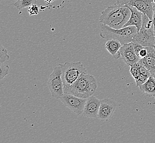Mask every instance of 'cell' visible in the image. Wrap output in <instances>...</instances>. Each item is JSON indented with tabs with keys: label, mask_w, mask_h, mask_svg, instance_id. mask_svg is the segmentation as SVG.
<instances>
[{
	"label": "cell",
	"mask_w": 155,
	"mask_h": 143,
	"mask_svg": "<svg viewBox=\"0 0 155 143\" xmlns=\"http://www.w3.org/2000/svg\"><path fill=\"white\" fill-rule=\"evenodd\" d=\"M131 15V11L128 7L115 4L108 6L102 11L100 22L102 24L114 29L124 28Z\"/></svg>",
	"instance_id": "cell-1"
},
{
	"label": "cell",
	"mask_w": 155,
	"mask_h": 143,
	"mask_svg": "<svg viewBox=\"0 0 155 143\" xmlns=\"http://www.w3.org/2000/svg\"><path fill=\"white\" fill-rule=\"evenodd\" d=\"M100 36L106 40L114 39L119 41L122 45L133 42L137 35V28L128 26L120 29H114L104 24H101Z\"/></svg>",
	"instance_id": "cell-2"
},
{
	"label": "cell",
	"mask_w": 155,
	"mask_h": 143,
	"mask_svg": "<svg viewBox=\"0 0 155 143\" xmlns=\"http://www.w3.org/2000/svg\"><path fill=\"white\" fill-rule=\"evenodd\" d=\"M62 69V78L63 82L64 94H69L72 85L81 73H87V69L81 62L59 64Z\"/></svg>",
	"instance_id": "cell-3"
},
{
	"label": "cell",
	"mask_w": 155,
	"mask_h": 143,
	"mask_svg": "<svg viewBox=\"0 0 155 143\" xmlns=\"http://www.w3.org/2000/svg\"><path fill=\"white\" fill-rule=\"evenodd\" d=\"M97 88V81L93 75L81 73L72 85L69 94L81 98H88L96 92Z\"/></svg>",
	"instance_id": "cell-4"
},
{
	"label": "cell",
	"mask_w": 155,
	"mask_h": 143,
	"mask_svg": "<svg viewBox=\"0 0 155 143\" xmlns=\"http://www.w3.org/2000/svg\"><path fill=\"white\" fill-rule=\"evenodd\" d=\"M155 38L152 20L150 19L147 16L143 14L142 27L140 31L137 33V36L133 40V42L144 46L153 47Z\"/></svg>",
	"instance_id": "cell-5"
},
{
	"label": "cell",
	"mask_w": 155,
	"mask_h": 143,
	"mask_svg": "<svg viewBox=\"0 0 155 143\" xmlns=\"http://www.w3.org/2000/svg\"><path fill=\"white\" fill-rule=\"evenodd\" d=\"M48 85L52 98L60 99L64 94L62 78V69L60 65L54 68L48 77Z\"/></svg>",
	"instance_id": "cell-6"
},
{
	"label": "cell",
	"mask_w": 155,
	"mask_h": 143,
	"mask_svg": "<svg viewBox=\"0 0 155 143\" xmlns=\"http://www.w3.org/2000/svg\"><path fill=\"white\" fill-rule=\"evenodd\" d=\"M119 5L135 7L143 15L152 20L153 15V2L155 0H116Z\"/></svg>",
	"instance_id": "cell-7"
},
{
	"label": "cell",
	"mask_w": 155,
	"mask_h": 143,
	"mask_svg": "<svg viewBox=\"0 0 155 143\" xmlns=\"http://www.w3.org/2000/svg\"><path fill=\"white\" fill-rule=\"evenodd\" d=\"M66 107L78 115L83 114L87 98H81L72 94H64L60 98Z\"/></svg>",
	"instance_id": "cell-8"
},
{
	"label": "cell",
	"mask_w": 155,
	"mask_h": 143,
	"mask_svg": "<svg viewBox=\"0 0 155 143\" xmlns=\"http://www.w3.org/2000/svg\"><path fill=\"white\" fill-rule=\"evenodd\" d=\"M120 54L125 64L130 67L135 65L141 59L135 52L133 42L123 45L120 49Z\"/></svg>",
	"instance_id": "cell-9"
},
{
	"label": "cell",
	"mask_w": 155,
	"mask_h": 143,
	"mask_svg": "<svg viewBox=\"0 0 155 143\" xmlns=\"http://www.w3.org/2000/svg\"><path fill=\"white\" fill-rule=\"evenodd\" d=\"M117 106L116 102L112 99H102L99 108L97 118L101 121H108L110 119L116 109Z\"/></svg>",
	"instance_id": "cell-10"
},
{
	"label": "cell",
	"mask_w": 155,
	"mask_h": 143,
	"mask_svg": "<svg viewBox=\"0 0 155 143\" xmlns=\"http://www.w3.org/2000/svg\"><path fill=\"white\" fill-rule=\"evenodd\" d=\"M101 102V100L96 98L95 96L93 95L90 96L87 98L83 115L89 118H97Z\"/></svg>",
	"instance_id": "cell-11"
},
{
	"label": "cell",
	"mask_w": 155,
	"mask_h": 143,
	"mask_svg": "<svg viewBox=\"0 0 155 143\" xmlns=\"http://www.w3.org/2000/svg\"><path fill=\"white\" fill-rule=\"evenodd\" d=\"M131 11V15L124 27L135 26L137 28V33L140 31L143 22V13L135 7H128Z\"/></svg>",
	"instance_id": "cell-12"
},
{
	"label": "cell",
	"mask_w": 155,
	"mask_h": 143,
	"mask_svg": "<svg viewBox=\"0 0 155 143\" xmlns=\"http://www.w3.org/2000/svg\"><path fill=\"white\" fill-rule=\"evenodd\" d=\"M148 53L145 57L141 58L139 63L147 69L152 74L155 73V50L152 46H146Z\"/></svg>",
	"instance_id": "cell-13"
},
{
	"label": "cell",
	"mask_w": 155,
	"mask_h": 143,
	"mask_svg": "<svg viewBox=\"0 0 155 143\" xmlns=\"http://www.w3.org/2000/svg\"><path fill=\"white\" fill-rule=\"evenodd\" d=\"M122 44L118 40L114 39L108 40L105 45V48L108 52L114 57L115 59H118L121 57L120 54V49Z\"/></svg>",
	"instance_id": "cell-14"
},
{
	"label": "cell",
	"mask_w": 155,
	"mask_h": 143,
	"mask_svg": "<svg viewBox=\"0 0 155 143\" xmlns=\"http://www.w3.org/2000/svg\"><path fill=\"white\" fill-rule=\"evenodd\" d=\"M140 90L151 96H155V79L152 75L147 81L139 86Z\"/></svg>",
	"instance_id": "cell-15"
},
{
	"label": "cell",
	"mask_w": 155,
	"mask_h": 143,
	"mask_svg": "<svg viewBox=\"0 0 155 143\" xmlns=\"http://www.w3.org/2000/svg\"><path fill=\"white\" fill-rule=\"evenodd\" d=\"M36 2L37 0H18L14 5L17 9L21 10L36 4Z\"/></svg>",
	"instance_id": "cell-16"
},
{
	"label": "cell",
	"mask_w": 155,
	"mask_h": 143,
	"mask_svg": "<svg viewBox=\"0 0 155 143\" xmlns=\"http://www.w3.org/2000/svg\"><path fill=\"white\" fill-rule=\"evenodd\" d=\"M9 59L8 51L2 45L0 46V63H3Z\"/></svg>",
	"instance_id": "cell-17"
},
{
	"label": "cell",
	"mask_w": 155,
	"mask_h": 143,
	"mask_svg": "<svg viewBox=\"0 0 155 143\" xmlns=\"http://www.w3.org/2000/svg\"><path fill=\"white\" fill-rule=\"evenodd\" d=\"M0 79L2 80L3 78L5 77L8 74L9 71V66L3 63H0Z\"/></svg>",
	"instance_id": "cell-18"
},
{
	"label": "cell",
	"mask_w": 155,
	"mask_h": 143,
	"mask_svg": "<svg viewBox=\"0 0 155 143\" xmlns=\"http://www.w3.org/2000/svg\"><path fill=\"white\" fill-rule=\"evenodd\" d=\"M130 67H131L130 70V73H131L132 77L134 78L135 81H136V80H137V78H139L140 75L139 69L137 66V63H136L134 66H131Z\"/></svg>",
	"instance_id": "cell-19"
},
{
	"label": "cell",
	"mask_w": 155,
	"mask_h": 143,
	"mask_svg": "<svg viewBox=\"0 0 155 143\" xmlns=\"http://www.w3.org/2000/svg\"><path fill=\"white\" fill-rule=\"evenodd\" d=\"M28 12L31 16L38 15L39 13V7L37 6L36 4L33 5L32 6L29 7Z\"/></svg>",
	"instance_id": "cell-20"
},
{
	"label": "cell",
	"mask_w": 155,
	"mask_h": 143,
	"mask_svg": "<svg viewBox=\"0 0 155 143\" xmlns=\"http://www.w3.org/2000/svg\"><path fill=\"white\" fill-rule=\"evenodd\" d=\"M149 77H146V76L144 75L140 74L139 77L137 78V80L135 81L137 86V87H139L140 85H142L144 83L149 79Z\"/></svg>",
	"instance_id": "cell-21"
},
{
	"label": "cell",
	"mask_w": 155,
	"mask_h": 143,
	"mask_svg": "<svg viewBox=\"0 0 155 143\" xmlns=\"http://www.w3.org/2000/svg\"><path fill=\"white\" fill-rule=\"evenodd\" d=\"M147 53H148V51H147V47L144 46L142 49L140 50V51H139V54H138V56L140 58H143L147 56Z\"/></svg>",
	"instance_id": "cell-22"
},
{
	"label": "cell",
	"mask_w": 155,
	"mask_h": 143,
	"mask_svg": "<svg viewBox=\"0 0 155 143\" xmlns=\"http://www.w3.org/2000/svg\"><path fill=\"white\" fill-rule=\"evenodd\" d=\"M45 1L48 3H51V2H52L53 1H54V0H45Z\"/></svg>",
	"instance_id": "cell-23"
},
{
	"label": "cell",
	"mask_w": 155,
	"mask_h": 143,
	"mask_svg": "<svg viewBox=\"0 0 155 143\" xmlns=\"http://www.w3.org/2000/svg\"><path fill=\"white\" fill-rule=\"evenodd\" d=\"M151 75H152V76L153 77V78H155V73H152V74H151Z\"/></svg>",
	"instance_id": "cell-24"
},
{
	"label": "cell",
	"mask_w": 155,
	"mask_h": 143,
	"mask_svg": "<svg viewBox=\"0 0 155 143\" xmlns=\"http://www.w3.org/2000/svg\"><path fill=\"white\" fill-rule=\"evenodd\" d=\"M153 48H155V42H154V45H153Z\"/></svg>",
	"instance_id": "cell-25"
},
{
	"label": "cell",
	"mask_w": 155,
	"mask_h": 143,
	"mask_svg": "<svg viewBox=\"0 0 155 143\" xmlns=\"http://www.w3.org/2000/svg\"><path fill=\"white\" fill-rule=\"evenodd\" d=\"M15 1H18V0H15Z\"/></svg>",
	"instance_id": "cell-26"
},
{
	"label": "cell",
	"mask_w": 155,
	"mask_h": 143,
	"mask_svg": "<svg viewBox=\"0 0 155 143\" xmlns=\"http://www.w3.org/2000/svg\"><path fill=\"white\" fill-rule=\"evenodd\" d=\"M154 98H155V96H154Z\"/></svg>",
	"instance_id": "cell-27"
}]
</instances>
